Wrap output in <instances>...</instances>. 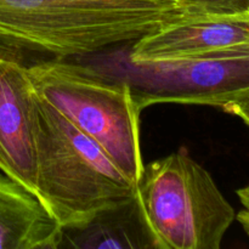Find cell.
Segmentation results:
<instances>
[{
	"mask_svg": "<svg viewBox=\"0 0 249 249\" xmlns=\"http://www.w3.org/2000/svg\"><path fill=\"white\" fill-rule=\"evenodd\" d=\"M197 16L182 0H0V44L83 56Z\"/></svg>",
	"mask_w": 249,
	"mask_h": 249,
	"instance_id": "obj_1",
	"label": "cell"
},
{
	"mask_svg": "<svg viewBox=\"0 0 249 249\" xmlns=\"http://www.w3.org/2000/svg\"><path fill=\"white\" fill-rule=\"evenodd\" d=\"M135 191L95 141L36 95V194L62 228L87 223Z\"/></svg>",
	"mask_w": 249,
	"mask_h": 249,
	"instance_id": "obj_2",
	"label": "cell"
},
{
	"mask_svg": "<svg viewBox=\"0 0 249 249\" xmlns=\"http://www.w3.org/2000/svg\"><path fill=\"white\" fill-rule=\"evenodd\" d=\"M28 73L36 95L95 141L136 184L145 167L141 109L129 83L57 57L29 66Z\"/></svg>",
	"mask_w": 249,
	"mask_h": 249,
	"instance_id": "obj_3",
	"label": "cell"
},
{
	"mask_svg": "<svg viewBox=\"0 0 249 249\" xmlns=\"http://www.w3.org/2000/svg\"><path fill=\"white\" fill-rule=\"evenodd\" d=\"M136 195L156 249H219L236 219L212 175L185 148L145 165Z\"/></svg>",
	"mask_w": 249,
	"mask_h": 249,
	"instance_id": "obj_4",
	"label": "cell"
},
{
	"mask_svg": "<svg viewBox=\"0 0 249 249\" xmlns=\"http://www.w3.org/2000/svg\"><path fill=\"white\" fill-rule=\"evenodd\" d=\"M136 104L223 107L249 96V44L160 62L126 63Z\"/></svg>",
	"mask_w": 249,
	"mask_h": 249,
	"instance_id": "obj_5",
	"label": "cell"
},
{
	"mask_svg": "<svg viewBox=\"0 0 249 249\" xmlns=\"http://www.w3.org/2000/svg\"><path fill=\"white\" fill-rule=\"evenodd\" d=\"M36 105L28 67L0 56V172L34 195Z\"/></svg>",
	"mask_w": 249,
	"mask_h": 249,
	"instance_id": "obj_6",
	"label": "cell"
},
{
	"mask_svg": "<svg viewBox=\"0 0 249 249\" xmlns=\"http://www.w3.org/2000/svg\"><path fill=\"white\" fill-rule=\"evenodd\" d=\"M245 44H249V15H206L181 19L145 34L134 41L128 61L179 60Z\"/></svg>",
	"mask_w": 249,
	"mask_h": 249,
	"instance_id": "obj_7",
	"label": "cell"
},
{
	"mask_svg": "<svg viewBox=\"0 0 249 249\" xmlns=\"http://www.w3.org/2000/svg\"><path fill=\"white\" fill-rule=\"evenodd\" d=\"M62 235L36 195L0 172V249H57Z\"/></svg>",
	"mask_w": 249,
	"mask_h": 249,
	"instance_id": "obj_8",
	"label": "cell"
},
{
	"mask_svg": "<svg viewBox=\"0 0 249 249\" xmlns=\"http://www.w3.org/2000/svg\"><path fill=\"white\" fill-rule=\"evenodd\" d=\"M60 248L148 249L156 242L138 195L119 201L80 225L62 228Z\"/></svg>",
	"mask_w": 249,
	"mask_h": 249,
	"instance_id": "obj_9",
	"label": "cell"
},
{
	"mask_svg": "<svg viewBox=\"0 0 249 249\" xmlns=\"http://www.w3.org/2000/svg\"><path fill=\"white\" fill-rule=\"evenodd\" d=\"M189 6L211 16L249 15V0H182Z\"/></svg>",
	"mask_w": 249,
	"mask_h": 249,
	"instance_id": "obj_10",
	"label": "cell"
},
{
	"mask_svg": "<svg viewBox=\"0 0 249 249\" xmlns=\"http://www.w3.org/2000/svg\"><path fill=\"white\" fill-rule=\"evenodd\" d=\"M236 194H237L238 199L242 204V211L238 212L236 218H237L238 223L242 226L243 231L247 233L249 237V185L238 189Z\"/></svg>",
	"mask_w": 249,
	"mask_h": 249,
	"instance_id": "obj_11",
	"label": "cell"
},
{
	"mask_svg": "<svg viewBox=\"0 0 249 249\" xmlns=\"http://www.w3.org/2000/svg\"><path fill=\"white\" fill-rule=\"evenodd\" d=\"M221 108H223V111H225L226 113L233 114V116L242 119V121L249 126V96L246 97V99L238 100V101L225 105V106H223Z\"/></svg>",
	"mask_w": 249,
	"mask_h": 249,
	"instance_id": "obj_12",
	"label": "cell"
}]
</instances>
